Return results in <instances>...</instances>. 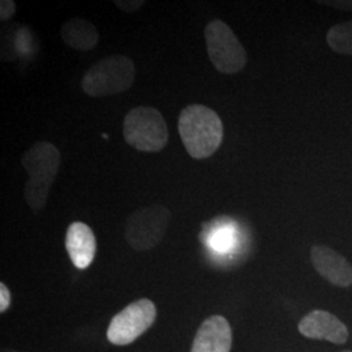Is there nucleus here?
<instances>
[{
  "label": "nucleus",
  "instance_id": "obj_14",
  "mask_svg": "<svg viewBox=\"0 0 352 352\" xmlns=\"http://www.w3.org/2000/svg\"><path fill=\"white\" fill-rule=\"evenodd\" d=\"M208 240H209L212 248L217 251L223 252L231 247V243L234 238H232L231 230L228 227L219 226L215 228V231L213 228L210 230Z\"/></svg>",
  "mask_w": 352,
  "mask_h": 352
},
{
  "label": "nucleus",
  "instance_id": "obj_4",
  "mask_svg": "<svg viewBox=\"0 0 352 352\" xmlns=\"http://www.w3.org/2000/svg\"><path fill=\"white\" fill-rule=\"evenodd\" d=\"M123 136L136 151L158 153L168 142V128L160 110L139 106L129 110L123 122Z\"/></svg>",
  "mask_w": 352,
  "mask_h": 352
},
{
  "label": "nucleus",
  "instance_id": "obj_7",
  "mask_svg": "<svg viewBox=\"0 0 352 352\" xmlns=\"http://www.w3.org/2000/svg\"><path fill=\"white\" fill-rule=\"evenodd\" d=\"M155 304L149 299H139L126 305L113 317L107 329V338L116 346H126L141 337L154 324Z\"/></svg>",
  "mask_w": 352,
  "mask_h": 352
},
{
  "label": "nucleus",
  "instance_id": "obj_18",
  "mask_svg": "<svg viewBox=\"0 0 352 352\" xmlns=\"http://www.w3.org/2000/svg\"><path fill=\"white\" fill-rule=\"evenodd\" d=\"M324 4H327L330 7L338 8V10H346V11H352V1H321Z\"/></svg>",
  "mask_w": 352,
  "mask_h": 352
},
{
  "label": "nucleus",
  "instance_id": "obj_3",
  "mask_svg": "<svg viewBox=\"0 0 352 352\" xmlns=\"http://www.w3.org/2000/svg\"><path fill=\"white\" fill-rule=\"evenodd\" d=\"M136 67L126 55H111L93 64L81 81L85 94L96 98L116 96L132 88Z\"/></svg>",
  "mask_w": 352,
  "mask_h": 352
},
{
  "label": "nucleus",
  "instance_id": "obj_12",
  "mask_svg": "<svg viewBox=\"0 0 352 352\" xmlns=\"http://www.w3.org/2000/svg\"><path fill=\"white\" fill-rule=\"evenodd\" d=\"M60 36L64 43L77 51L93 50L100 42L97 28L85 19H71L60 28Z\"/></svg>",
  "mask_w": 352,
  "mask_h": 352
},
{
  "label": "nucleus",
  "instance_id": "obj_9",
  "mask_svg": "<svg viewBox=\"0 0 352 352\" xmlns=\"http://www.w3.org/2000/svg\"><path fill=\"white\" fill-rule=\"evenodd\" d=\"M311 261L316 272L331 285L338 287L351 286V264L338 252L327 245H315L311 250Z\"/></svg>",
  "mask_w": 352,
  "mask_h": 352
},
{
  "label": "nucleus",
  "instance_id": "obj_5",
  "mask_svg": "<svg viewBox=\"0 0 352 352\" xmlns=\"http://www.w3.org/2000/svg\"><path fill=\"white\" fill-rule=\"evenodd\" d=\"M204 36L209 59L218 72L234 75L245 67L247 51L226 23L218 19L210 21Z\"/></svg>",
  "mask_w": 352,
  "mask_h": 352
},
{
  "label": "nucleus",
  "instance_id": "obj_19",
  "mask_svg": "<svg viewBox=\"0 0 352 352\" xmlns=\"http://www.w3.org/2000/svg\"><path fill=\"white\" fill-rule=\"evenodd\" d=\"M340 352H352L351 350H344V351H340Z\"/></svg>",
  "mask_w": 352,
  "mask_h": 352
},
{
  "label": "nucleus",
  "instance_id": "obj_13",
  "mask_svg": "<svg viewBox=\"0 0 352 352\" xmlns=\"http://www.w3.org/2000/svg\"><path fill=\"white\" fill-rule=\"evenodd\" d=\"M327 42L331 50L352 56V20L331 26L327 32Z\"/></svg>",
  "mask_w": 352,
  "mask_h": 352
},
{
  "label": "nucleus",
  "instance_id": "obj_11",
  "mask_svg": "<svg viewBox=\"0 0 352 352\" xmlns=\"http://www.w3.org/2000/svg\"><path fill=\"white\" fill-rule=\"evenodd\" d=\"M65 250L77 269L89 267L97 252V240L93 230L84 222L71 223L65 234Z\"/></svg>",
  "mask_w": 352,
  "mask_h": 352
},
{
  "label": "nucleus",
  "instance_id": "obj_15",
  "mask_svg": "<svg viewBox=\"0 0 352 352\" xmlns=\"http://www.w3.org/2000/svg\"><path fill=\"white\" fill-rule=\"evenodd\" d=\"M16 12V3L12 0H1L0 1V20L7 21Z\"/></svg>",
  "mask_w": 352,
  "mask_h": 352
},
{
  "label": "nucleus",
  "instance_id": "obj_10",
  "mask_svg": "<svg viewBox=\"0 0 352 352\" xmlns=\"http://www.w3.org/2000/svg\"><path fill=\"white\" fill-rule=\"evenodd\" d=\"M232 330L225 317L212 316L199 327L190 352H230Z\"/></svg>",
  "mask_w": 352,
  "mask_h": 352
},
{
  "label": "nucleus",
  "instance_id": "obj_2",
  "mask_svg": "<svg viewBox=\"0 0 352 352\" xmlns=\"http://www.w3.org/2000/svg\"><path fill=\"white\" fill-rule=\"evenodd\" d=\"M60 164V151L49 141H37L23 155L21 164L28 174L24 196L32 210L39 212L47 204Z\"/></svg>",
  "mask_w": 352,
  "mask_h": 352
},
{
  "label": "nucleus",
  "instance_id": "obj_1",
  "mask_svg": "<svg viewBox=\"0 0 352 352\" xmlns=\"http://www.w3.org/2000/svg\"><path fill=\"white\" fill-rule=\"evenodd\" d=\"M179 135L189 155L195 160L212 157L223 141V123L208 106L189 104L179 115Z\"/></svg>",
  "mask_w": 352,
  "mask_h": 352
},
{
  "label": "nucleus",
  "instance_id": "obj_16",
  "mask_svg": "<svg viewBox=\"0 0 352 352\" xmlns=\"http://www.w3.org/2000/svg\"><path fill=\"white\" fill-rule=\"evenodd\" d=\"M113 3L118 6V8H120L122 11L126 13L136 12L145 4V1H142V0H136V1H124V0L119 1V0H116Z\"/></svg>",
  "mask_w": 352,
  "mask_h": 352
},
{
  "label": "nucleus",
  "instance_id": "obj_6",
  "mask_svg": "<svg viewBox=\"0 0 352 352\" xmlns=\"http://www.w3.org/2000/svg\"><path fill=\"white\" fill-rule=\"evenodd\" d=\"M171 212L161 204L142 206L126 218V243L136 251H149L164 239L171 222Z\"/></svg>",
  "mask_w": 352,
  "mask_h": 352
},
{
  "label": "nucleus",
  "instance_id": "obj_17",
  "mask_svg": "<svg viewBox=\"0 0 352 352\" xmlns=\"http://www.w3.org/2000/svg\"><path fill=\"white\" fill-rule=\"evenodd\" d=\"M11 304V292L4 283H0V312L4 314Z\"/></svg>",
  "mask_w": 352,
  "mask_h": 352
},
{
  "label": "nucleus",
  "instance_id": "obj_8",
  "mask_svg": "<svg viewBox=\"0 0 352 352\" xmlns=\"http://www.w3.org/2000/svg\"><path fill=\"white\" fill-rule=\"evenodd\" d=\"M298 329L305 338L327 340L334 344H344L350 336L340 318L324 309H315L304 316Z\"/></svg>",
  "mask_w": 352,
  "mask_h": 352
}]
</instances>
